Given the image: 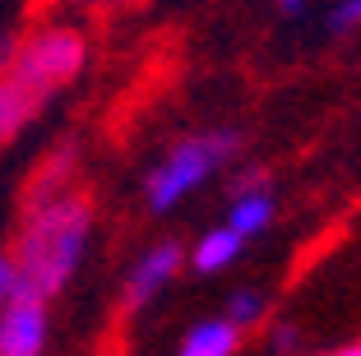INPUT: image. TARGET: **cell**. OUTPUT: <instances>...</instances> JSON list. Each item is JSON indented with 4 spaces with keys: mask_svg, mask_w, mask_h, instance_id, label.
I'll use <instances>...</instances> for the list:
<instances>
[{
    "mask_svg": "<svg viewBox=\"0 0 361 356\" xmlns=\"http://www.w3.org/2000/svg\"><path fill=\"white\" fill-rule=\"evenodd\" d=\"M93 231H97V209L84 190H70V195L47 204H23L10 245L19 292L51 305L84 269L88 250H93Z\"/></svg>",
    "mask_w": 361,
    "mask_h": 356,
    "instance_id": "6da1fadb",
    "label": "cell"
},
{
    "mask_svg": "<svg viewBox=\"0 0 361 356\" xmlns=\"http://www.w3.org/2000/svg\"><path fill=\"white\" fill-rule=\"evenodd\" d=\"M236 157H241V130H232V125L180 135L149 167V176H144V204H149V213L180 209V204L190 200V195H200L218 171L232 167Z\"/></svg>",
    "mask_w": 361,
    "mask_h": 356,
    "instance_id": "7a4b0ae2",
    "label": "cell"
},
{
    "mask_svg": "<svg viewBox=\"0 0 361 356\" xmlns=\"http://www.w3.org/2000/svg\"><path fill=\"white\" fill-rule=\"evenodd\" d=\"M88 51H93V47H88V32L79 28V23H70V19H42V23H32L28 32L14 37L10 65L19 74H28L32 84L56 102V97L75 84L79 74H84Z\"/></svg>",
    "mask_w": 361,
    "mask_h": 356,
    "instance_id": "3957f363",
    "label": "cell"
},
{
    "mask_svg": "<svg viewBox=\"0 0 361 356\" xmlns=\"http://www.w3.org/2000/svg\"><path fill=\"white\" fill-rule=\"evenodd\" d=\"M180 264H185L180 241H153L149 250H139V259L126 269V283H121V310L144 314L153 301H162V292L176 283Z\"/></svg>",
    "mask_w": 361,
    "mask_h": 356,
    "instance_id": "277c9868",
    "label": "cell"
},
{
    "mask_svg": "<svg viewBox=\"0 0 361 356\" xmlns=\"http://www.w3.org/2000/svg\"><path fill=\"white\" fill-rule=\"evenodd\" d=\"M278 218V195L269 185V171L245 167L241 176L232 180V195H227V213H223V227H232L245 245L264 236Z\"/></svg>",
    "mask_w": 361,
    "mask_h": 356,
    "instance_id": "5b68a950",
    "label": "cell"
},
{
    "mask_svg": "<svg viewBox=\"0 0 361 356\" xmlns=\"http://www.w3.org/2000/svg\"><path fill=\"white\" fill-rule=\"evenodd\" d=\"M47 343H51V305L14 292V301L0 310V356H42Z\"/></svg>",
    "mask_w": 361,
    "mask_h": 356,
    "instance_id": "8992f818",
    "label": "cell"
},
{
    "mask_svg": "<svg viewBox=\"0 0 361 356\" xmlns=\"http://www.w3.org/2000/svg\"><path fill=\"white\" fill-rule=\"evenodd\" d=\"M47 106H51V97L32 84L28 74H19L10 61L0 65V153L10 144H19Z\"/></svg>",
    "mask_w": 361,
    "mask_h": 356,
    "instance_id": "52a82bcc",
    "label": "cell"
},
{
    "mask_svg": "<svg viewBox=\"0 0 361 356\" xmlns=\"http://www.w3.org/2000/svg\"><path fill=\"white\" fill-rule=\"evenodd\" d=\"M79 162H84L79 139L51 144L42 157H37V167H32L28 185H23V204H47V200H61V195L79 190Z\"/></svg>",
    "mask_w": 361,
    "mask_h": 356,
    "instance_id": "ba28073f",
    "label": "cell"
},
{
    "mask_svg": "<svg viewBox=\"0 0 361 356\" xmlns=\"http://www.w3.org/2000/svg\"><path fill=\"white\" fill-rule=\"evenodd\" d=\"M241 254H245V241L236 236L232 227H223V222H218V227H209V231L200 236V241H195L190 250H185V259H190V269H195V273L213 278V273L232 269V264L241 259Z\"/></svg>",
    "mask_w": 361,
    "mask_h": 356,
    "instance_id": "9c48e42d",
    "label": "cell"
},
{
    "mask_svg": "<svg viewBox=\"0 0 361 356\" xmlns=\"http://www.w3.org/2000/svg\"><path fill=\"white\" fill-rule=\"evenodd\" d=\"M241 338H245V333H236L223 314H213V319H200L190 333L180 338L176 356H236Z\"/></svg>",
    "mask_w": 361,
    "mask_h": 356,
    "instance_id": "30bf717a",
    "label": "cell"
},
{
    "mask_svg": "<svg viewBox=\"0 0 361 356\" xmlns=\"http://www.w3.org/2000/svg\"><path fill=\"white\" fill-rule=\"evenodd\" d=\"M223 319L236 329V333H245V329H259V324L269 319L264 292H255V287H236V292L223 301Z\"/></svg>",
    "mask_w": 361,
    "mask_h": 356,
    "instance_id": "8fae6325",
    "label": "cell"
},
{
    "mask_svg": "<svg viewBox=\"0 0 361 356\" xmlns=\"http://www.w3.org/2000/svg\"><path fill=\"white\" fill-rule=\"evenodd\" d=\"M269 352H274V356H297L301 352L297 324H269Z\"/></svg>",
    "mask_w": 361,
    "mask_h": 356,
    "instance_id": "7c38bea8",
    "label": "cell"
},
{
    "mask_svg": "<svg viewBox=\"0 0 361 356\" xmlns=\"http://www.w3.org/2000/svg\"><path fill=\"white\" fill-rule=\"evenodd\" d=\"M65 10H79V14H121V10H135L144 0H61Z\"/></svg>",
    "mask_w": 361,
    "mask_h": 356,
    "instance_id": "4fadbf2b",
    "label": "cell"
},
{
    "mask_svg": "<svg viewBox=\"0 0 361 356\" xmlns=\"http://www.w3.org/2000/svg\"><path fill=\"white\" fill-rule=\"evenodd\" d=\"M329 28L334 32H357L361 28V0H338L329 10Z\"/></svg>",
    "mask_w": 361,
    "mask_h": 356,
    "instance_id": "5bb4252c",
    "label": "cell"
},
{
    "mask_svg": "<svg viewBox=\"0 0 361 356\" xmlns=\"http://www.w3.org/2000/svg\"><path fill=\"white\" fill-rule=\"evenodd\" d=\"M14 292H19V273H14L10 250H0V310L14 301Z\"/></svg>",
    "mask_w": 361,
    "mask_h": 356,
    "instance_id": "9a60e30c",
    "label": "cell"
},
{
    "mask_svg": "<svg viewBox=\"0 0 361 356\" xmlns=\"http://www.w3.org/2000/svg\"><path fill=\"white\" fill-rule=\"evenodd\" d=\"M274 10H278V14H287V19H297V14L306 10V0H274Z\"/></svg>",
    "mask_w": 361,
    "mask_h": 356,
    "instance_id": "2e32d148",
    "label": "cell"
},
{
    "mask_svg": "<svg viewBox=\"0 0 361 356\" xmlns=\"http://www.w3.org/2000/svg\"><path fill=\"white\" fill-rule=\"evenodd\" d=\"M319 356H361V338H352L343 347H329V352H319Z\"/></svg>",
    "mask_w": 361,
    "mask_h": 356,
    "instance_id": "e0dca14e",
    "label": "cell"
},
{
    "mask_svg": "<svg viewBox=\"0 0 361 356\" xmlns=\"http://www.w3.org/2000/svg\"><path fill=\"white\" fill-rule=\"evenodd\" d=\"M10 47H14V37H0V65L10 61Z\"/></svg>",
    "mask_w": 361,
    "mask_h": 356,
    "instance_id": "ac0fdd59",
    "label": "cell"
}]
</instances>
